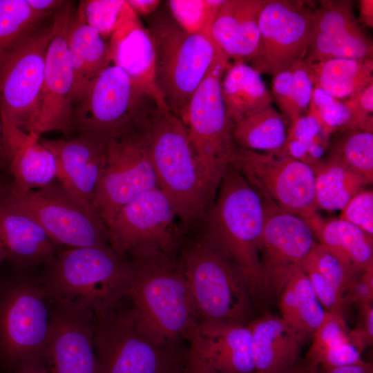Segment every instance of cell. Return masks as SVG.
<instances>
[{"label": "cell", "mask_w": 373, "mask_h": 373, "mask_svg": "<svg viewBox=\"0 0 373 373\" xmlns=\"http://www.w3.org/2000/svg\"><path fill=\"white\" fill-rule=\"evenodd\" d=\"M263 200L308 220L317 215L312 167L282 152L261 153L235 146L229 158Z\"/></svg>", "instance_id": "12"}, {"label": "cell", "mask_w": 373, "mask_h": 373, "mask_svg": "<svg viewBox=\"0 0 373 373\" xmlns=\"http://www.w3.org/2000/svg\"><path fill=\"white\" fill-rule=\"evenodd\" d=\"M3 262H4V261H3V259L2 256H1V254H0V265H1V263H2Z\"/></svg>", "instance_id": "55"}, {"label": "cell", "mask_w": 373, "mask_h": 373, "mask_svg": "<svg viewBox=\"0 0 373 373\" xmlns=\"http://www.w3.org/2000/svg\"><path fill=\"white\" fill-rule=\"evenodd\" d=\"M314 86L312 72L305 59L274 76L273 99L290 126L307 114Z\"/></svg>", "instance_id": "36"}, {"label": "cell", "mask_w": 373, "mask_h": 373, "mask_svg": "<svg viewBox=\"0 0 373 373\" xmlns=\"http://www.w3.org/2000/svg\"><path fill=\"white\" fill-rule=\"evenodd\" d=\"M228 64L221 50L180 117L202 171L210 207L236 146L220 86Z\"/></svg>", "instance_id": "8"}, {"label": "cell", "mask_w": 373, "mask_h": 373, "mask_svg": "<svg viewBox=\"0 0 373 373\" xmlns=\"http://www.w3.org/2000/svg\"><path fill=\"white\" fill-rule=\"evenodd\" d=\"M186 373H220L202 362L189 350V360Z\"/></svg>", "instance_id": "51"}, {"label": "cell", "mask_w": 373, "mask_h": 373, "mask_svg": "<svg viewBox=\"0 0 373 373\" xmlns=\"http://www.w3.org/2000/svg\"><path fill=\"white\" fill-rule=\"evenodd\" d=\"M4 199L33 218L55 245H110L107 227L99 216L78 204L57 179L42 188L21 193L12 192L8 186Z\"/></svg>", "instance_id": "14"}, {"label": "cell", "mask_w": 373, "mask_h": 373, "mask_svg": "<svg viewBox=\"0 0 373 373\" xmlns=\"http://www.w3.org/2000/svg\"><path fill=\"white\" fill-rule=\"evenodd\" d=\"M44 265L39 282L48 300L71 303L95 313L115 308L126 297L130 260L110 245L68 247L56 251Z\"/></svg>", "instance_id": "4"}, {"label": "cell", "mask_w": 373, "mask_h": 373, "mask_svg": "<svg viewBox=\"0 0 373 373\" xmlns=\"http://www.w3.org/2000/svg\"><path fill=\"white\" fill-rule=\"evenodd\" d=\"M53 16L34 11L26 0H0V56Z\"/></svg>", "instance_id": "38"}, {"label": "cell", "mask_w": 373, "mask_h": 373, "mask_svg": "<svg viewBox=\"0 0 373 373\" xmlns=\"http://www.w3.org/2000/svg\"><path fill=\"white\" fill-rule=\"evenodd\" d=\"M10 373H50L45 358H37L28 361Z\"/></svg>", "instance_id": "48"}, {"label": "cell", "mask_w": 373, "mask_h": 373, "mask_svg": "<svg viewBox=\"0 0 373 373\" xmlns=\"http://www.w3.org/2000/svg\"><path fill=\"white\" fill-rule=\"evenodd\" d=\"M55 32L53 17L0 56V114L32 133L39 115L47 49Z\"/></svg>", "instance_id": "11"}, {"label": "cell", "mask_w": 373, "mask_h": 373, "mask_svg": "<svg viewBox=\"0 0 373 373\" xmlns=\"http://www.w3.org/2000/svg\"><path fill=\"white\" fill-rule=\"evenodd\" d=\"M4 195L0 199V254L3 261L20 269L45 265L55 254V245L33 218L9 204Z\"/></svg>", "instance_id": "23"}, {"label": "cell", "mask_w": 373, "mask_h": 373, "mask_svg": "<svg viewBox=\"0 0 373 373\" xmlns=\"http://www.w3.org/2000/svg\"><path fill=\"white\" fill-rule=\"evenodd\" d=\"M311 166L318 210L341 211L352 197L369 184L361 175L327 157Z\"/></svg>", "instance_id": "35"}, {"label": "cell", "mask_w": 373, "mask_h": 373, "mask_svg": "<svg viewBox=\"0 0 373 373\" xmlns=\"http://www.w3.org/2000/svg\"><path fill=\"white\" fill-rule=\"evenodd\" d=\"M308 64L314 85L340 100L373 84L372 59H332Z\"/></svg>", "instance_id": "32"}, {"label": "cell", "mask_w": 373, "mask_h": 373, "mask_svg": "<svg viewBox=\"0 0 373 373\" xmlns=\"http://www.w3.org/2000/svg\"><path fill=\"white\" fill-rule=\"evenodd\" d=\"M307 114L329 136L346 131L350 119L345 101L333 97L316 86L313 88Z\"/></svg>", "instance_id": "41"}, {"label": "cell", "mask_w": 373, "mask_h": 373, "mask_svg": "<svg viewBox=\"0 0 373 373\" xmlns=\"http://www.w3.org/2000/svg\"><path fill=\"white\" fill-rule=\"evenodd\" d=\"M224 0H170L171 15L185 31L211 37L212 25Z\"/></svg>", "instance_id": "40"}, {"label": "cell", "mask_w": 373, "mask_h": 373, "mask_svg": "<svg viewBox=\"0 0 373 373\" xmlns=\"http://www.w3.org/2000/svg\"><path fill=\"white\" fill-rule=\"evenodd\" d=\"M159 188L171 201L183 227L200 224L210 208L202 171L181 119L157 108L137 130Z\"/></svg>", "instance_id": "3"}, {"label": "cell", "mask_w": 373, "mask_h": 373, "mask_svg": "<svg viewBox=\"0 0 373 373\" xmlns=\"http://www.w3.org/2000/svg\"><path fill=\"white\" fill-rule=\"evenodd\" d=\"M255 365V373H284L299 361L307 337L280 316L264 312L248 325Z\"/></svg>", "instance_id": "26"}, {"label": "cell", "mask_w": 373, "mask_h": 373, "mask_svg": "<svg viewBox=\"0 0 373 373\" xmlns=\"http://www.w3.org/2000/svg\"><path fill=\"white\" fill-rule=\"evenodd\" d=\"M95 373H186L189 347L182 341L161 343L140 327L131 306L95 312Z\"/></svg>", "instance_id": "5"}, {"label": "cell", "mask_w": 373, "mask_h": 373, "mask_svg": "<svg viewBox=\"0 0 373 373\" xmlns=\"http://www.w3.org/2000/svg\"><path fill=\"white\" fill-rule=\"evenodd\" d=\"M129 260L126 298L137 312L140 327L158 342L188 341L200 321L176 256L156 254Z\"/></svg>", "instance_id": "2"}, {"label": "cell", "mask_w": 373, "mask_h": 373, "mask_svg": "<svg viewBox=\"0 0 373 373\" xmlns=\"http://www.w3.org/2000/svg\"><path fill=\"white\" fill-rule=\"evenodd\" d=\"M158 108L119 67L111 64L73 108L79 137L108 144L138 129Z\"/></svg>", "instance_id": "9"}, {"label": "cell", "mask_w": 373, "mask_h": 373, "mask_svg": "<svg viewBox=\"0 0 373 373\" xmlns=\"http://www.w3.org/2000/svg\"><path fill=\"white\" fill-rule=\"evenodd\" d=\"M73 5V1H66L53 16L55 32L46 52L39 115L32 133L38 138L51 131H60L66 136L74 133L73 77L68 47Z\"/></svg>", "instance_id": "18"}, {"label": "cell", "mask_w": 373, "mask_h": 373, "mask_svg": "<svg viewBox=\"0 0 373 373\" xmlns=\"http://www.w3.org/2000/svg\"><path fill=\"white\" fill-rule=\"evenodd\" d=\"M262 200L265 222L260 261L265 289L271 301L278 298L289 278L302 269L318 241L307 220Z\"/></svg>", "instance_id": "17"}, {"label": "cell", "mask_w": 373, "mask_h": 373, "mask_svg": "<svg viewBox=\"0 0 373 373\" xmlns=\"http://www.w3.org/2000/svg\"><path fill=\"white\" fill-rule=\"evenodd\" d=\"M339 218L373 237V192L363 189L352 197L341 210Z\"/></svg>", "instance_id": "43"}, {"label": "cell", "mask_w": 373, "mask_h": 373, "mask_svg": "<svg viewBox=\"0 0 373 373\" xmlns=\"http://www.w3.org/2000/svg\"><path fill=\"white\" fill-rule=\"evenodd\" d=\"M220 86L227 113L233 124L272 105L274 101L261 74L249 64L229 63Z\"/></svg>", "instance_id": "30"}, {"label": "cell", "mask_w": 373, "mask_h": 373, "mask_svg": "<svg viewBox=\"0 0 373 373\" xmlns=\"http://www.w3.org/2000/svg\"><path fill=\"white\" fill-rule=\"evenodd\" d=\"M108 44L111 63L122 68L139 89L152 97L158 108H167L156 83L152 37L126 2Z\"/></svg>", "instance_id": "21"}, {"label": "cell", "mask_w": 373, "mask_h": 373, "mask_svg": "<svg viewBox=\"0 0 373 373\" xmlns=\"http://www.w3.org/2000/svg\"><path fill=\"white\" fill-rule=\"evenodd\" d=\"M34 11L49 15L54 14L65 3L63 0H26Z\"/></svg>", "instance_id": "46"}, {"label": "cell", "mask_w": 373, "mask_h": 373, "mask_svg": "<svg viewBox=\"0 0 373 373\" xmlns=\"http://www.w3.org/2000/svg\"><path fill=\"white\" fill-rule=\"evenodd\" d=\"M284 373H318V370L307 364L304 360H300L293 367Z\"/></svg>", "instance_id": "53"}, {"label": "cell", "mask_w": 373, "mask_h": 373, "mask_svg": "<svg viewBox=\"0 0 373 373\" xmlns=\"http://www.w3.org/2000/svg\"><path fill=\"white\" fill-rule=\"evenodd\" d=\"M39 141L55 158L57 180L61 186L84 209L97 213L93 200L106 164L108 144L79 137L70 140L40 137Z\"/></svg>", "instance_id": "20"}, {"label": "cell", "mask_w": 373, "mask_h": 373, "mask_svg": "<svg viewBox=\"0 0 373 373\" xmlns=\"http://www.w3.org/2000/svg\"><path fill=\"white\" fill-rule=\"evenodd\" d=\"M10 183V182H9ZM9 183H6L3 179L0 178V199L8 191Z\"/></svg>", "instance_id": "54"}, {"label": "cell", "mask_w": 373, "mask_h": 373, "mask_svg": "<svg viewBox=\"0 0 373 373\" xmlns=\"http://www.w3.org/2000/svg\"><path fill=\"white\" fill-rule=\"evenodd\" d=\"M132 10L139 17L155 13L160 3L158 0H126Z\"/></svg>", "instance_id": "47"}, {"label": "cell", "mask_w": 373, "mask_h": 373, "mask_svg": "<svg viewBox=\"0 0 373 373\" xmlns=\"http://www.w3.org/2000/svg\"><path fill=\"white\" fill-rule=\"evenodd\" d=\"M277 300L280 317L306 336H312L325 318L326 311L303 269L289 278Z\"/></svg>", "instance_id": "33"}, {"label": "cell", "mask_w": 373, "mask_h": 373, "mask_svg": "<svg viewBox=\"0 0 373 373\" xmlns=\"http://www.w3.org/2000/svg\"><path fill=\"white\" fill-rule=\"evenodd\" d=\"M147 28L155 46L157 86L167 108L180 118L221 50L212 38L185 31L168 13H153Z\"/></svg>", "instance_id": "6"}, {"label": "cell", "mask_w": 373, "mask_h": 373, "mask_svg": "<svg viewBox=\"0 0 373 373\" xmlns=\"http://www.w3.org/2000/svg\"><path fill=\"white\" fill-rule=\"evenodd\" d=\"M325 157L336 160L373 182V131L347 130L331 140Z\"/></svg>", "instance_id": "37"}, {"label": "cell", "mask_w": 373, "mask_h": 373, "mask_svg": "<svg viewBox=\"0 0 373 373\" xmlns=\"http://www.w3.org/2000/svg\"><path fill=\"white\" fill-rule=\"evenodd\" d=\"M314 3L266 0L258 19L260 43L250 66L273 77L305 59L312 37Z\"/></svg>", "instance_id": "15"}, {"label": "cell", "mask_w": 373, "mask_h": 373, "mask_svg": "<svg viewBox=\"0 0 373 373\" xmlns=\"http://www.w3.org/2000/svg\"><path fill=\"white\" fill-rule=\"evenodd\" d=\"M290 122L272 105L233 124L232 137L240 148L261 153L283 152Z\"/></svg>", "instance_id": "34"}, {"label": "cell", "mask_w": 373, "mask_h": 373, "mask_svg": "<svg viewBox=\"0 0 373 373\" xmlns=\"http://www.w3.org/2000/svg\"><path fill=\"white\" fill-rule=\"evenodd\" d=\"M360 20L369 28L373 27V1L361 0L358 1Z\"/></svg>", "instance_id": "50"}, {"label": "cell", "mask_w": 373, "mask_h": 373, "mask_svg": "<svg viewBox=\"0 0 373 373\" xmlns=\"http://www.w3.org/2000/svg\"><path fill=\"white\" fill-rule=\"evenodd\" d=\"M36 281L18 272L0 275V366L12 372L44 358L50 309Z\"/></svg>", "instance_id": "10"}, {"label": "cell", "mask_w": 373, "mask_h": 373, "mask_svg": "<svg viewBox=\"0 0 373 373\" xmlns=\"http://www.w3.org/2000/svg\"><path fill=\"white\" fill-rule=\"evenodd\" d=\"M178 221L170 199L159 187L154 188L117 212L107 227L109 245L118 255L128 258L175 256L181 241Z\"/></svg>", "instance_id": "13"}, {"label": "cell", "mask_w": 373, "mask_h": 373, "mask_svg": "<svg viewBox=\"0 0 373 373\" xmlns=\"http://www.w3.org/2000/svg\"><path fill=\"white\" fill-rule=\"evenodd\" d=\"M68 47L73 70V107L87 94L99 75L111 64L109 44L99 32L71 11Z\"/></svg>", "instance_id": "27"}, {"label": "cell", "mask_w": 373, "mask_h": 373, "mask_svg": "<svg viewBox=\"0 0 373 373\" xmlns=\"http://www.w3.org/2000/svg\"><path fill=\"white\" fill-rule=\"evenodd\" d=\"M302 269L325 310L343 314L352 285L361 274L350 269L318 242L306 257Z\"/></svg>", "instance_id": "28"}, {"label": "cell", "mask_w": 373, "mask_h": 373, "mask_svg": "<svg viewBox=\"0 0 373 373\" xmlns=\"http://www.w3.org/2000/svg\"><path fill=\"white\" fill-rule=\"evenodd\" d=\"M6 171H8V159L6 155L3 131V123L0 114V178L3 179V175Z\"/></svg>", "instance_id": "52"}, {"label": "cell", "mask_w": 373, "mask_h": 373, "mask_svg": "<svg viewBox=\"0 0 373 373\" xmlns=\"http://www.w3.org/2000/svg\"><path fill=\"white\" fill-rule=\"evenodd\" d=\"M125 5V0H84L75 13L106 39L115 30Z\"/></svg>", "instance_id": "42"}, {"label": "cell", "mask_w": 373, "mask_h": 373, "mask_svg": "<svg viewBox=\"0 0 373 373\" xmlns=\"http://www.w3.org/2000/svg\"><path fill=\"white\" fill-rule=\"evenodd\" d=\"M318 243L346 267L361 274L373 266V237L341 218L321 220L318 216L307 220Z\"/></svg>", "instance_id": "29"}, {"label": "cell", "mask_w": 373, "mask_h": 373, "mask_svg": "<svg viewBox=\"0 0 373 373\" xmlns=\"http://www.w3.org/2000/svg\"><path fill=\"white\" fill-rule=\"evenodd\" d=\"M358 319L355 328L350 330L349 335L354 345L362 353L373 343V305L372 302L357 303Z\"/></svg>", "instance_id": "45"}, {"label": "cell", "mask_w": 373, "mask_h": 373, "mask_svg": "<svg viewBox=\"0 0 373 373\" xmlns=\"http://www.w3.org/2000/svg\"><path fill=\"white\" fill-rule=\"evenodd\" d=\"M372 41L356 17L354 1H319L304 59L308 64L332 59H372Z\"/></svg>", "instance_id": "19"}, {"label": "cell", "mask_w": 373, "mask_h": 373, "mask_svg": "<svg viewBox=\"0 0 373 373\" xmlns=\"http://www.w3.org/2000/svg\"><path fill=\"white\" fill-rule=\"evenodd\" d=\"M200 321L247 325L256 309L240 270L200 236L179 260Z\"/></svg>", "instance_id": "7"}, {"label": "cell", "mask_w": 373, "mask_h": 373, "mask_svg": "<svg viewBox=\"0 0 373 373\" xmlns=\"http://www.w3.org/2000/svg\"><path fill=\"white\" fill-rule=\"evenodd\" d=\"M343 314L326 312L325 318L312 334V343L304 359L319 372L359 363L361 352L350 338Z\"/></svg>", "instance_id": "31"}, {"label": "cell", "mask_w": 373, "mask_h": 373, "mask_svg": "<svg viewBox=\"0 0 373 373\" xmlns=\"http://www.w3.org/2000/svg\"><path fill=\"white\" fill-rule=\"evenodd\" d=\"M266 0H224L215 17L211 37L233 62L249 64L260 43L258 19Z\"/></svg>", "instance_id": "25"}, {"label": "cell", "mask_w": 373, "mask_h": 373, "mask_svg": "<svg viewBox=\"0 0 373 373\" xmlns=\"http://www.w3.org/2000/svg\"><path fill=\"white\" fill-rule=\"evenodd\" d=\"M190 352L220 373H255L248 325L200 321L188 338Z\"/></svg>", "instance_id": "22"}, {"label": "cell", "mask_w": 373, "mask_h": 373, "mask_svg": "<svg viewBox=\"0 0 373 373\" xmlns=\"http://www.w3.org/2000/svg\"><path fill=\"white\" fill-rule=\"evenodd\" d=\"M318 373H373V365L372 363L363 361L359 363L341 366Z\"/></svg>", "instance_id": "49"}, {"label": "cell", "mask_w": 373, "mask_h": 373, "mask_svg": "<svg viewBox=\"0 0 373 373\" xmlns=\"http://www.w3.org/2000/svg\"><path fill=\"white\" fill-rule=\"evenodd\" d=\"M264 222L262 198L229 164L214 201L200 224V237L240 270L256 308L270 302L260 261Z\"/></svg>", "instance_id": "1"}, {"label": "cell", "mask_w": 373, "mask_h": 373, "mask_svg": "<svg viewBox=\"0 0 373 373\" xmlns=\"http://www.w3.org/2000/svg\"><path fill=\"white\" fill-rule=\"evenodd\" d=\"M156 187L148 152L135 131L108 143L93 206L107 227L124 206Z\"/></svg>", "instance_id": "16"}, {"label": "cell", "mask_w": 373, "mask_h": 373, "mask_svg": "<svg viewBox=\"0 0 373 373\" xmlns=\"http://www.w3.org/2000/svg\"><path fill=\"white\" fill-rule=\"evenodd\" d=\"M2 123L8 172L12 177L10 190L25 193L42 188L56 180L55 158L41 144L39 138L6 121L2 120Z\"/></svg>", "instance_id": "24"}, {"label": "cell", "mask_w": 373, "mask_h": 373, "mask_svg": "<svg viewBox=\"0 0 373 373\" xmlns=\"http://www.w3.org/2000/svg\"><path fill=\"white\" fill-rule=\"evenodd\" d=\"M330 137L318 122L307 114L290 126L282 153L312 166L325 157Z\"/></svg>", "instance_id": "39"}, {"label": "cell", "mask_w": 373, "mask_h": 373, "mask_svg": "<svg viewBox=\"0 0 373 373\" xmlns=\"http://www.w3.org/2000/svg\"><path fill=\"white\" fill-rule=\"evenodd\" d=\"M345 102L350 112L347 130L373 131V84Z\"/></svg>", "instance_id": "44"}]
</instances>
